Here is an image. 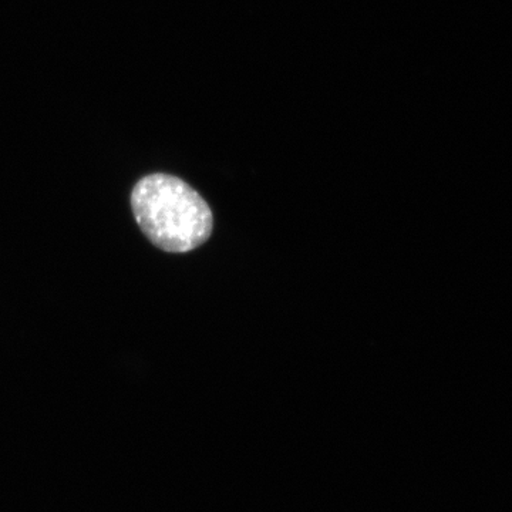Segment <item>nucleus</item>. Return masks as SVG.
<instances>
[{
	"instance_id": "1",
	"label": "nucleus",
	"mask_w": 512,
	"mask_h": 512,
	"mask_svg": "<svg viewBox=\"0 0 512 512\" xmlns=\"http://www.w3.org/2000/svg\"><path fill=\"white\" fill-rule=\"evenodd\" d=\"M131 208L148 241L173 254L201 247L214 228L212 211L204 198L170 174L141 178L131 192Z\"/></svg>"
}]
</instances>
